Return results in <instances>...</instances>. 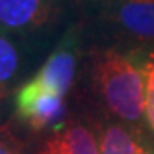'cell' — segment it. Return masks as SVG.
<instances>
[{"mask_svg":"<svg viewBox=\"0 0 154 154\" xmlns=\"http://www.w3.org/2000/svg\"><path fill=\"white\" fill-rule=\"evenodd\" d=\"M82 108L105 115L140 134L146 91L137 57L116 46L93 45L82 69Z\"/></svg>","mask_w":154,"mask_h":154,"instance_id":"obj_1","label":"cell"},{"mask_svg":"<svg viewBox=\"0 0 154 154\" xmlns=\"http://www.w3.org/2000/svg\"><path fill=\"white\" fill-rule=\"evenodd\" d=\"M89 28L108 46L135 43L154 48V0H91Z\"/></svg>","mask_w":154,"mask_h":154,"instance_id":"obj_2","label":"cell"},{"mask_svg":"<svg viewBox=\"0 0 154 154\" xmlns=\"http://www.w3.org/2000/svg\"><path fill=\"white\" fill-rule=\"evenodd\" d=\"M60 34L22 36L0 33V123L9 116L14 96L34 67L43 63L50 46H55Z\"/></svg>","mask_w":154,"mask_h":154,"instance_id":"obj_3","label":"cell"},{"mask_svg":"<svg viewBox=\"0 0 154 154\" xmlns=\"http://www.w3.org/2000/svg\"><path fill=\"white\" fill-rule=\"evenodd\" d=\"M70 0H0V33L60 34Z\"/></svg>","mask_w":154,"mask_h":154,"instance_id":"obj_4","label":"cell"},{"mask_svg":"<svg viewBox=\"0 0 154 154\" xmlns=\"http://www.w3.org/2000/svg\"><path fill=\"white\" fill-rule=\"evenodd\" d=\"M12 118L31 137L62 127L72 113L65 98L43 89L33 77L19 88L12 101Z\"/></svg>","mask_w":154,"mask_h":154,"instance_id":"obj_5","label":"cell"},{"mask_svg":"<svg viewBox=\"0 0 154 154\" xmlns=\"http://www.w3.org/2000/svg\"><path fill=\"white\" fill-rule=\"evenodd\" d=\"M82 58V28L65 29L50 55L45 58L33 79L43 89L65 98L77 82V74Z\"/></svg>","mask_w":154,"mask_h":154,"instance_id":"obj_6","label":"cell"},{"mask_svg":"<svg viewBox=\"0 0 154 154\" xmlns=\"http://www.w3.org/2000/svg\"><path fill=\"white\" fill-rule=\"evenodd\" d=\"M79 108L62 127L41 135H29V154H101L93 120L82 106Z\"/></svg>","mask_w":154,"mask_h":154,"instance_id":"obj_7","label":"cell"},{"mask_svg":"<svg viewBox=\"0 0 154 154\" xmlns=\"http://www.w3.org/2000/svg\"><path fill=\"white\" fill-rule=\"evenodd\" d=\"M86 110V108H84ZM88 111V110H86ZM96 128L101 154H152L142 135L120 122L88 111Z\"/></svg>","mask_w":154,"mask_h":154,"instance_id":"obj_8","label":"cell"},{"mask_svg":"<svg viewBox=\"0 0 154 154\" xmlns=\"http://www.w3.org/2000/svg\"><path fill=\"white\" fill-rule=\"evenodd\" d=\"M0 154H29V135L12 116L0 123Z\"/></svg>","mask_w":154,"mask_h":154,"instance_id":"obj_9","label":"cell"},{"mask_svg":"<svg viewBox=\"0 0 154 154\" xmlns=\"http://www.w3.org/2000/svg\"><path fill=\"white\" fill-rule=\"evenodd\" d=\"M144 75V91H146V127L154 135V48L146 51L140 62Z\"/></svg>","mask_w":154,"mask_h":154,"instance_id":"obj_10","label":"cell"}]
</instances>
